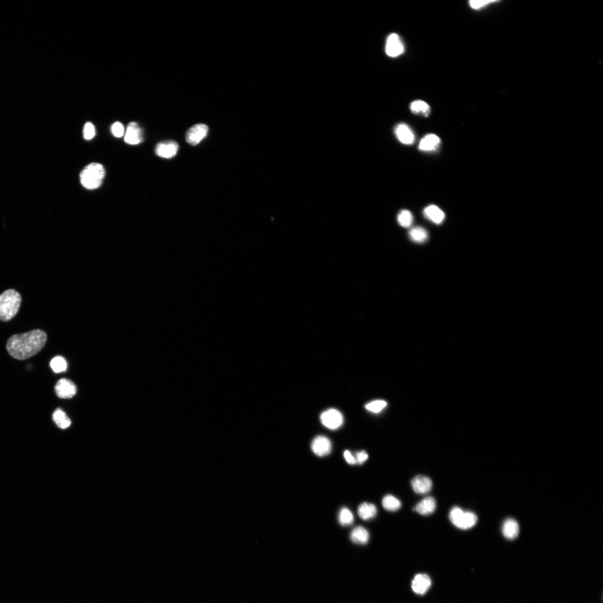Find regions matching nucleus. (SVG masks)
Wrapping results in <instances>:
<instances>
[{
	"mask_svg": "<svg viewBox=\"0 0 603 603\" xmlns=\"http://www.w3.org/2000/svg\"><path fill=\"white\" fill-rule=\"evenodd\" d=\"M46 340L47 335L43 330H33L26 333L11 336L7 343V350L14 359L24 361L41 351Z\"/></svg>",
	"mask_w": 603,
	"mask_h": 603,
	"instance_id": "1",
	"label": "nucleus"
},
{
	"mask_svg": "<svg viewBox=\"0 0 603 603\" xmlns=\"http://www.w3.org/2000/svg\"><path fill=\"white\" fill-rule=\"evenodd\" d=\"M22 301L20 294L13 289L0 294V321L8 322L18 312Z\"/></svg>",
	"mask_w": 603,
	"mask_h": 603,
	"instance_id": "2",
	"label": "nucleus"
},
{
	"mask_svg": "<svg viewBox=\"0 0 603 603\" xmlns=\"http://www.w3.org/2000/svg\"><path fill=\"white\" fill-rule=\"evenodd\" d=\"M105 170L99 163H93L86 166L80 174L81 184L86 189L94 190L99 188L105 176Z\"/></svg>",
	"mask_w": 603,
	"mask_h": 603,
	"instance_id": "3",
	"label": "nucleus"
},
{
	"mask_svg": "<svg viewBox=\"0 0 603 603\" xmlns=\"http://www.w3.org/2000/svg\"><path fill=\"white\" fill-rule=\"evenodd\" d=\"M451 523L460 530L472 529L477 524L478 517L472 512L463 511L460 507L452 508L449 514Z\"/></svg>",
	"mask_w": 603,
	"mask_h": 603,
	"instance_id": "4",
	"label": "nucleus"
},
{
	"mask_svg": "<svg viewBox=\"0 0 603 603\" xmlns=\"http://www.w3.org/2000/svg\"><path fill=\"white\" fill-rule=\"evenodd\" d=\"M320 420L323 426L332 430L339 428L344 422L343 415L336 409H330L324 411L321 416Z\"/></svg>",
	"mask_w": 603,
	"mask_h": 603,
	"instance_id": "5",
	"label": "nucleus"
},
{
	"mask_svg": "<svg viewBox=\"0 0 603 603\" xmlns=\"http://www.w3.org/2000/svg\"><path fill=\"white\" fill-rule=\"evenodd\" d=\"M208 131V127L206 125H195L187 131L185 140L191 146H197L207 136Z\"/></svg>",
	"mask_w": 603,
	"mask_h": 603,
	"instance_id": "6",
	"label": "nucleus"
},
{
	"mask_svg": "<svg viewBox=\"0 0 603 603\" xmlns=\"http://www.w3.org/2000/svg\"><path fill=\"white\" fill-rule=\"evenodd\" d=\"M55 391L57 396L60 398H71L76 394L77 387L71 380L63 378L57 382Z\"/></svg>",
	"mask_w": 603,
	"mask_h": 603,
	"instance_id": "7",
	"label": "nucleus"
},
{
	"mask_svg": "<svg viewBox=\"0 0 603 603\" xmlns=\"http://www.w3.org/2000/svg\"><path fill=\"white\" fill-rule=\"evenodd\" d=\"M179 146L174 141H165L159 143L155 148V153L159 157L171 159L175 156L178 152Z\"/></svg>",
	"mask_w": 603,
	"mask_h": 603,
	"instance_id": "8",
	"label": "nucleus"
},
{
	"mask_svg": "<svg viewBox=\"0 0 603 603\" xmlns=\"http://www.w3.org/2000/svg\"><path fill=\"white\" fill-rule=\"evenodd\" d=\"M332 448V443L326 437L318 436L316 437L311 444V449L314 454L318 456H324L328 455L331 452Z\"/></svg>",
	"mask_w": 603,
	"mask_h": 603,
	"instance_id": "9",
	"label": "nucleus"
},
{
	"mask_svg": "<svg viewBox=\"0 0 603 603\" xmlns=\"http://www.w3.org/2000/svg\"><path fill=\"white\" fill-rule=\"evenodd\" d=\"M404 45L401 38L397 34H392L388 37L386 44V53L391 57H396L403 53Z\"/></svg>",
	"mask_w": 603,
	"mask_h": 603,
	"instance_id": "10",
	"label": "nucleus"
},
{
	"mask_svg": "<svg viewBox=\"0 0 603 603\" xmlns=\"http://www.w3.org/2000/svg\"><path fill=\"white\" fill-rule=\"evenodd\" d=\"M143 141V132L141 127L135 122H131L127 126L125 142L130 145H137Z\"/></svg>",
	"mask_w": 603,
	"mask_h": 603,
	"instance_id": "11",
	"label": "nucleus"
},
{
	"mask_svg": "<svg viewBox=\"0 0 603 603\" xmlns=\"http://www.w3.org/2000/svg\"><path fill=\"white\" fill-rule=\"evenodd\" d=\"M431 586V580L426 574L416 575L412 582V589L419 595L425 594Z\"/></svg>",
	"mask_w": 603,
	"mask_h": 603,
	"instance_id": "12",
	"label": "nucleus"
},
{
	"mask_svg": "<svg viewBox=\"0 0 603 603\" xmlns=\"http://www.w3.org/2000/svg\"><path fill=\"white\" fill-rule=\"evenodd\" d=\"M411 485L416 494L425 495L431 490L432 482L430 478L424 475H417L412 480Z\"/></svg>",
	"mask_w": 603,
	"mask_h": 603,
	"instance_id": "13",
	"label": "nucleus"
},
{
	"mask_svg": "<svg viewBox=\"0 0 603 603\" xmlns=\"http://www.w3.org/2000/svg\"><path fill=\"white\" fill-rule=\"evenodd\" d=\"M394 133L398 141L402 144L411 145L415 142L414 133L407 124L401 123L397 125L394 129Z\"/></svg>",
	"mask_w": 603,
	"mask_h": 603,
	"instance_id": "14",
	"label": "nucleus"
},
{
	"mask_svg": "<svg viewBox=\"0 0 603 603\" xmlns=\"http://www.w3.org/2000/svg\"><path fill=\"white\" fill-rule=\"evenodd\" d=\"M436 508V502L432 497H427L417 504L414 511L421 515H429L433 513Z\"/></svg>",
	"mask_w": 603,
	"mask_h": 603,
	"instance_id": "15",
	"label": "nucleus"
},
{
	"mask_svg": "<svg viewBox=\"0 0 603 603\" xmlns=\"http://www.w3.org/2000/svg\"><path fill=\"white\" fill-rule=\"evenodd\" d=\"M502 533L508 540H513L517 538L519 533V527L517 521L509 518L504 522L502 527Z\"/></svg>",
	"mask_w": 603,
	"mask_h": 603,
	"instance_id": "16",
	"label": "nucleus"
},
{
	"mask_svg": "<svg viewBox=\"0 0 603 603\" xmlns=\"http://www.w3.org/2000/svg\"><path fill=\"white\" fill-rule=\"evenodd\" d=\"M440 143V139L437 135L428 134L422 139L419 148L423 152H432L438 149Z\"/></svg>",
	"mask_w": 603,
	"mask_h": 603,
	"instance_id": "17",
	"label": "nucleus"
},
{
	"mask_svg": "<svg viewBox=\"0 0 603 603\" xmlns=\"http://www.w3.org/2000/svg\"><path fill=\"white\" fill-rule=\"evenodd\" d=\"M425 216L436 224H442L445 217L444 212L435 205L428 206L423 211Z\"/></svg>",
	"mask_w": 603,
	"mask_h": 603,
	"instance_id": "18",
	"label": "nucleus"
},
{
	"mask_svg": "<svg viewBox=\"0 0 603 603\" xmlns=\"http://www.w3.org/2000/svg\"><path fill=\"white\" fill-rule=\"evenodd\" d=\"M350 539L352 542L354 543L365 544L369 540V533L364 527L358 526L351 531Z\"/></svg>",
	"mask_w": 603,
	"mask_h": 603,
	"instance_id": "19",
	"label": "nucleus"
},
{
	"mask_svg": "<svg viewBox=\"0 0 603 603\" xmlns=\"http://www.w3.org/2000/svg\"><path fill=\"white\" fill-rule=\"evenodd\" d=\"M376 513L377 509L374 504L369 503H362L358 509L359 517L365 520L374 518Z\"/></svg>",
	"mask_w": 603,
	"mask_h": 603,
	"instance_id": "20",
	"label": "nucleus"
},
{
	"mask_svg": "<svg viewBox=\"0 0 603 603\" xmlns=\"http://www.w3.org/2000/svg\"><path fill=\"white\" fill-rule=\"evenodd\" d=\"M53 419L58 427L66 429L71 425V421L61 408H57L53 415Z\"/></svg>",
	"mask_w": 603,
	"mask_h": 603,
	"instance_id": "21",
	"label": "nucleus"
},
{
	"mask_svg": "<svg viewBox=\"0 0 603 603\" xmlns=\"http://www.w3.org/2000/svg\"><path fill=\"white\" fill-rule=\"evenodd\" d=\"M409 237L412 241L421 243L428 240V234L425 229L420 227V226H417V227L410 230Z\"/></svg>",
	"mask_w": 603,
	"mask_h": 603,
	"instance_id": "22",
	"label": "nucleus"
},
{
	"mask_svg": "<svg viewBox=\"0 0 603 603\" xmlns=\"http://www.w3.org/2000/svg\"><path fill=\"white\" fill-rule=\"evenodd\" d=\"M382 505L387 511L394 512L401 508L402 503L396 497L388 495L382 499Z\"/></svg>",
	"mask_w": 603,
	"mask_h": 603,
	"instance_id": "23",
	"label": "nucleus"
},
{
	"mask_svg": "<svg viewBox=\"0 0 603 603\" xmlns=\"http://www.w3.org/2000/svg\"><path fill=\"white\" fill-rule=\"evenodd\" d=\"M410 108L413 113L423 117H428L430 113V106L422 100H416L412 102Z\"/></svg>",
	"mask_w": 603,
	"mask_h": 603,
	"instance_id": "24",
	"label": "nucleus"
},
{
	"mask_svg": "<svg viewBox=\"0 0 603 603\" xmlns=\"http://www.w3.org/2000/svg\"><path fill=\"white\" fill-rule=\"evenodd\" d=\"M397 220L398 224L405 228L410 227L414 222L413 214L407 210H403L398 213Z\"/></svg>",
	"mask_w": 603,
	"mask_h": 603,
	"instance_id": "25",
	"label": "nucleus"
},
{
	"mask_svg": "<svg viewBox=\"0 0 603 603\" xmlns=\"http://www.w3.org/2000/svg\"><path fill=\"white\" fill-rule=\"evenodd\" d=\"M50 365L52 370L56 373L65 372L67 369V361L65 358L62 357H56L54 358L51 361Z\"/></svg>",
	"mask_w": 603,
	"mask_h": 603,
	"instance_id": "26",
	"label": "nucleus"
},
{
	"mask_svg": "<svg viewBox=\"0 0 603 603\" xmlns=\"http://www.w3.org/2000/svg\"><path fill=\"white\" fill-rule=\"evenodd\" d=\"M353 515L350 510L347 508H343L340 510L339 514V521L343 526H350L353 523Z\"/></svg>",
	"mask_w": 603,
	"mask_h": 603,
	"instance_id": "27",
	"label": "nucleus"
},
{
	"mask_svg": "<svg viewBox=\"0 0 603 603\" xmlns=\"http://www.w3.org/2000/svg\"><path fill=\"white\" fill-rule=\"evenodd\" d=\"M387 405L386 402L384 401H375L370 402L366 405V408L374 413H378L382 409L386 407Z\"/></svg>",
	"mask_w": 603,
	"mask_h": 603,
	"instance_id": "28",
	"label": "nucleus"
},
{
	"mask_svg": "<svg viewBox=\"0 0 603 603\" xmlns=\"http://www.w3.org/2000/svg\"><path fill=\"white\" fill-rule=\"evenodd\" d=\"M84 138L87 141L91 140L94 138L96 134L95 128L94 125L91 123H87L84 129Z\"/></svg>",
	"mask_w": 603,
	"mask_h": 603,
	"instance_id": "29",
	"label": "nucleus"
},
{
	"mask_svg": "<svg viewBox=\"0 0 603 603\" xmlns=\"http://www.w3.org/2000/svg\"><path fill=\"white\" fill-rule=\"evenodd\" d=\"M112 131L115 137L121 138L124 134V126L119 122H116L112 126Z\"/></svg>",
	"mask_w": 603,
	"mask_h": 603,
	"instance_id": "30",
	"label": "nucleus"
},
{
	"mask_svg": "<svg viewBox=\"0 0 603 603\" xmlns=\"http://www.w3.org/2000/svg\"><path fill=\"white\" fill-rule=\"evenodd\" d=\"M496 2V1H483V0L482 1H480V0L479 1H475V0H473V1L470 2L469 4L472 8L475 10H478L483 8L490 4Z\"/></svg>",
	"mask_w": 603,
	"mask_h": 603,
	"instance_id": "31",
	"label": "nucleus"
},
{
	"mask_svg": "<svg viewBox=\"0 0 603 603\" xmlns=\"http://www.w3.org/2000/svg\"><path fill=\"white\" fill-rule=\"evenodd\" d=\"M355 459L357 460V463H358V464L361 465L368 460V455L367 452L364 451L359 452L356 454Z\"/></svg>",
	"mask_w": 603,
	"mask_h": 603,
	"instance_id": "32",
	"label": "nucleus"
},
{
	"mask_svg": "<svg viewBox=\"0 0 603 603\" xmlns=\"http://www.w3.org/2000/svg\"><path fill=\"white\" fill-rule=\"evenodd\" d=\"M344 456L345 459L348 463L350 465H355L357 463L355 457L353 456L349 451L346 450L344 452Z\"/></svg>",
	"mask_w": 603,
	"mask_h": 603,
	"instance_id": "33",
	"label": "nucleus"
}]
</instances>
